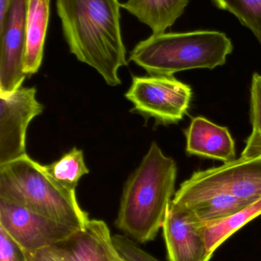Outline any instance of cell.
<instances>
[{"label":"cell","mask_w":261,"mask_h":261,"mask_svg":"<svg viewBox=\"0 0 261 261\" xmlns=\"http://www.w3.org/2000/svg\"><path fill=\"white\" fill-rule=\"evenodd\" d=\"M56 7L70 53L96 70L107 85L121 84L118 70L128 61L119 0H56Z\"/></svg>","instance_id":"6da1fadb"},{"label":"cell","mask_w":261,"mask_h":261,"mask_svg":"<svg viewBox=\"0 0 261 261\" xmlns=\"http://www.w3.org/2000/svg\"><path fill=\"white\" fill-rule=\"evenodd\" d=\"M176 161L153 142L126 182L115 226L136 243L156 239L175 195Z\"/></svg>","instance_id":"7a4b0ae2"},{"label":"cell","mask_w":261,"mask_h":261,"mask_svg":"<svg viewBox=\"0 0 261 261\" xmlns=\"http://www.w3.org/2000/svg\"><path fill=\"white\" fill-rule=\"evenodd\" d=\"M0 200L27 208L77 229L89 221L76 194L58 184L26 153L0 165Z\"/></svg>","instance_id":"3957f363"},{"label":"cell","mask_w":261,"mask_h":261,"mask_svg":"<svg viewBox=\"0 0 261 261\" xmlns=\"http://www.w3.org/2000/svg\"><path fill=\"white\" fill-rule=\"evenodd\" d=\"M232 42L223 32L197 30L152 35L130 52V61L150 75L173 76L194 69H212L226 63Z\"/></svg>","instance_id":"277c9868"},{"label":"cell","mask_w":261,"mask_h":261,"mask_svg":"<svg viewBox=\"0 0 261 261\" xmlns=\"http://www.w3.org/2000/svg\"><path fill=\"white\" fill-rule=\"evenodd\" d=\"M219 193L251 202L261 199V156L239 158L218 167L195 172L181 184L172 201L185 205Z\"/></svg>","instance_id":"5b68a950"},{"label":"cell","mask_w":261,"mask_h":261,"mask_svg":"<svg viewBox=\"0 0 261 261\" xmlns=\"http://www.w3.org/2000/svg\"><path fill=\"white\" fill-rule=\"evenodd\" d=\"M126 98L133 103L131 110L157 123H177L188 113L191 87L173 76H133Z\"/></svg>","instance_id":"8992f818"},{"label":"cell","mask_w":261,"mask_h":261,"mask_svg":"<svg viewBox=\"0 0 261 261\" xmlns=\"http://www.w3.org/2000/svg\"><path fill=\"white\" fill-rule=\"evenodd\" d=\"M0 228L25 254L55 246L79 230L3 200H0Z\"/></svg>","instance_id":"52a82bcc"},{"label":"cell","mask_w":261,"mask_h":261,"mask_svg":"<svg viewBox=\"0 0 261 261\" xmlns=\"http://www.w3.org/2000/svg\"><path fill=\"white\" fill-rule=\"evenodd\" d=\"M35 87H20L0 94V165L26 154V132L32 119L42 113Z\"/></svg>","instance_id":"ba28073f"},{"label":"cell","mask_w":261,"mask_h":261,"mask_svg":"<svg viewBox=\"0 0 261 261\" xmlns=\"http://www.w3.org/2000/svg\"><path fill=\"white\" fill-rule=\"evenodd\" d=\"M27 2L11 0L0 29V94L18 90L28 76L25 72Z\"/></svg>","instance_id":"9c48e42d"},{"label":"cell","mask_w":261,"mask_h":261,"mask_svg":"<svg viewBox=\"0 0 261 261\" xmlns=\"http://www.w3.org/2000/svg\"><path fill=\"white\" fill-rule=\"evenodd\" d=\"M199 222L191 210L171 201L162 224V233L169 261H210Z\"/></svg>","instance_id":"30bf717a"},{"label":"cell","mask_w":261,"mask_h":261,"mask_svg":"<svg viewBox=\"0 0 261 261\" xmlns=\"http://www.w3.org/2000/svg\"><path fill=\"white\" fill-rule=\"evenodd\" d=\"M54 247L66 261H127L106 222L98 219H89L84 228Z\"/></svg>","instance_id":"8fae6325"},{"label":"cell","mask_w":261,"mask_h":261,"mask_svg":"<svg viewBox=\"0 0 261 261\" xmlns=\"http://www.w3.org/2000/svg\"><path fill=\"white\" fill-rule=\"evenodd\" d=\"M186 153L219 160L224 164L236 160L235 143L226 127L205 118H194L185 132Z\"/></svg>","instance_id":"7c38bea8"},{"label":"cell","mask_w":261,"mask_h":261,"mask_svg":"<svg viewBox=\"0 0 261 261\" xmlns=\"http://www.w3.org/2000/svg\"><path fill=\"white\" fill-rule=\"evenodd\" d=\"M51 0H28L25 72L28 76L39 70L50 17Z\"/></svg>","instance_id":"4fadbf2b"},{"label":"cell","mask_w":261,"mask_h":261,"mask_svg":"<svg viewBox=\"0 0 261 261\" xmlns=\"http://www.w3.org/2000/svg\"><path fill=\"white\" fill-rule=\"evenodd\" d=\"M190 0H127L122 8L148 26L153 35L165 33L182 16Z\"/></svg>","instance_id":"5bb4252c"},{"label":"cell","mask_w":261,"mask_h":261,"mask_svg":"<svg viewBox=\"0 0 261 261\" xmlns=\"http://www.w3.org/2000/svg\"><path fill=\"white\" fill-rule=\"evenodd\" d=\"M260 215L261 199L225 219L214 222H199V230L203 236L208 251L214 254L227 239Z\"/></svg>","instance_id":"9a60e30c"},{"label":"cell","mask_w":261,"mask_h":261,"mask_svg":"<svg viewBox=\"0 0 261 261\" xmlns=\"http://www.w3.org/2000/svg\"><path fill=\"white\" fill-rule=\"evenodd\" d=\"M251 203L231 195L219 193L182 205L191 210L201 222H210L228 217Z\"/></svg>","instance_id":"2e32d148"},{"label":"cell","mask_w":261,"mask_h":261,"mask_svg":"<svg viewBox=\"0 0 261 261\" xmlns=\"http://www.w3.org/2000/svg\"><path fill=\"white\" fill-rule=\"evenodd\" d=\"M49 174L62 187L75 193L80 179L89 173L83 150L73 147L59 160L45 166Z\"/></svg>","instance_id":"e0dca14e"},{"label":"cell","mask_w":261,"mask_h":261,"mask_svg":"<svg viewBox=\"0 0 261 261\" xmlns=\"http://www.w3.org/2000/svg\"><path fill=\"white\" fill-rule=\"evenodd\" d=\"M251 121L252 132L241 154L243 160L261 156V75L254 73L251 87Z\"/></svg>","instance_id":"ac0fdd59"},{"label":"cell","mask_w":261,"mask_h":261,"mask_svg":"<svg viewBox=\"0 0 261 261\" xmlns=\"http://www.w3.org/2000/svg\"><path fill=\"white\" fill-rule=\"evenodd\" d=\"M222 10L228 11L251 31L261 45V0H213Z\"/></svg>","instance_id":"d6986e66"},{"label":"cell","mask_w":261,"mask_h":261,"mask_svg":"<svg viewBox=\"0 0 261 261\" xmlns=\"http://www.w3.org/2000/svg\"><path fill=\"white\" fill-rule=\"evenodd\" d=\"M113 242L127 261H160L140 248L136 242L122 234L113 236Z\"/></svg>","instance_id":"ffe728a7"},{"label":"cell","mask_w":261,"mask_h":261,"mask_svg":"<svg viewBox=\"0 0 261 261\" xmlns=\"http://www.w3.org/2000/svg\"><path fill=\"white\" fill-rule=\"evenodd\" d=\"M0 261H28L21 248L0 228Z\"/></svg>","instance_id":"44dd1931"},{"label":"cell","mask_w":261,"mask_h":261,"mask_svg":"<svg viewBox=\"0 0 261 261\" xmlns=\"http://www.w3.org/2000/svg\"><path fill=\"white\" fill-rule=\"evenodd\" d=\"M26 255L28 261H66L54 246Z\"/></svg>","instance_id":"7402d4cb"},{"label":"cell","mask_w":261,"mask_h":261,"mask_svg":"<svg viewBox=\"0 0 261 261\" xmlns=\"http://www.w3.org/2000/svg\"><path fill=\"white\" fill-rule=\"evenodd\" d=\"M11 0H0V29L4 24L6 15L9 11Z\"/></svg>","instance_id":"603a6c76"}]
</instances>
